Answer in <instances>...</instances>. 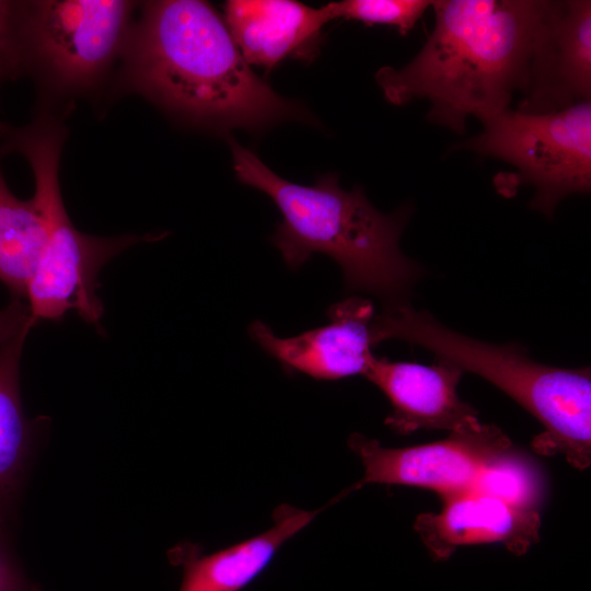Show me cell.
<instances>
[{
    "instance_id": "1",
    "label": "cell",
    "mask_w": 591,
    "mask_h": 591,
    "mask_svg": "<svg viewBox=\"0 0 591 591\" xmlns=\"http://www.w3.org/2000/svg\"><path fill=\"white\" fill-rule=\"evenodd\" d=\"M141 8L121 56V91L216 131H259L287 119L312 120L252 70L210 3L157 0Z\"/></svg>"
},
{
    "instance_id": "2",
    "label": "cell",
    "mask_w": 591,
    "mask_h": 591,
    "mask_svg": "<svg viewBox=\"0 0 591 591\" xmlns=\"http://www.w3.org/2000/svg\"><path fill=\"white\" fill-rule=\"evenodd\" d=\"M542 1H432L436 23L417 56L403 68H380L375 81L387 102L426 99L427 118L463 134L509 108L523 81Z\"/></svg>"
},
{
    "instance_id": "3",
    "label": "cell",
    "mask_w": 591,
    "mask_h": 591,
    "mask_svg": "<svg viewBox=\"0 0 591 591\" xmlns=\"http://www.w3.org/2000/svg\"><path fill=\"white\" fill-rule=\"evenodd\" d=\"M227 141L236 178L267 195L282 215L271 241L290 269L325 254L340 267L348 290L376 296L385 306L408 303L421 275L399 248L410 206L382 213L361 187L343 189L336 173L320 176L312 186L292 183L234 138Z\"/></svg>"
},
{
    "instance_id": "4",
    "label": "cell",
    "mask_w": 591,
    "mask_h": 591,
    "mask_svg": "<svg viewBox=\"0 0 591 591\" xmlns=\"http://www.w3.org/2000/svg\"><path fill=\"white\" fill-rule=\"evenodd\" d=\"M381 337L418 345L437 359L475 373L509 395L544 427L532 440L543 455H561L578 470L591 463L590 368L553 367L531 359L518 344L496 345L455 332L409 303L378 315Z\"/></svg>"
},
{
    "instance_id": "5",
    "label": "cell",
    "mask_w": 591,
    "mask_h": 591,
    "mask_svg": "<svg viewBox=\"0 0 591 591\" xmlns=\"http://www.w3.org/2000/svg\"><path fill=\"white\" fill-rule=\"evenodd\" d=\"M65 139V126L47 112L25 126L0 121V151L19 153L30 163L35 178L33 199L46 229L45 247L25 301L35 324L61 320L74 310L83 321L99 326L104 310L96 289L103 266L121 251L163 234L100 237L77 230L63 206L58 179Z\"/></svg>"
},
{
    "instance_id": "6",
    "label": "cell",
    "mask_w": 591,
    "mask_h": 591,
    "mask_svg": "<svg viewBox=\"0 0 591 591\" xmlns=\"http://www.w3.org/2000/svg\"><path fill=\"white\" fill-rule=\"evenodd\" d=\"M135 2L125 0L22 1L24 74L44 97L93 91L121 58Z\"/></svg>"
},
{
    "instance_id": "7",
    "label": "cell",
    "mask_w": 591,
    "mask_h": 591,
    "mask_svg": "<svg viewBox=\"0 0 591 591\" xmlns=\"http://www.w3.org/2000/svg\"><path fill=\"white\" fill-rule=\"evenodd\" d=\"M465 149L502 160L518 171L517 184L535 188L531 208L552 217L561 199L591 188V101L566 109L528 114L507 108L483 121Z\"/></svg>"
},
{
    "instance_id": "8",
    "label": "cell",
    "mask_w": 591,
    "mask_h": 591,
    "mask_svg": "<svg viewBox=\"0 0 591 591\" xmlns=\"http://www.w3.org/2000/svg\"><path fill=\"white\" fill-rule=\"evenodd\" d=\"M348 445L359 456L364 475L344 496L368 484H387L429 489L440 498L472 489L485 468L513 447L499 427L479 419L431 443L385 448L376 439L354 433Z\"/></svg>"
},
{
    "instance_id": "9",
    "label": "cell",
    "mask_w": 591,
    "mask_h": 591,
    "mask_svg": "<svg viewBox=\"0 0 591 591\" xmlns=\"http://www.w3.org/2000/svg\"><path fill=\"white\" fill-rule=\"evenodd\" d=\"M518 109L546 114L591 101V2L542 1Z\"/></svg>"
},
{
    "instance_id": "10",
    "label": "cell",
    "mask_w": 591,
    "mask_h": 591,
    "mask_svg": "<svg viewBox=\"0 0 591 591\" xmlns=\"http://www.w3.org/2000/svg\"><path fill=\"white\" fill-rule=\"evenodd\" d=\"M376 311L362 297H349L329 306V323L293 337H280L262 321L248 332L286 372L303 373L317 380H338L364 374L373 348L380 344Z\"/></svg>"
},
{
    "instance_id": "11",
    "label": "cell",
    "mask_w": 591,
    "mask_h": 591,
    "mask_svg": "<svg viewBox=\"0 0 591 591\" xmlns=\"http://www.w3.org/2000/svg\"><path fill=\"white\" fill-rule=\"evenodd\" d=\"M464 372L440 359L427 366L372 356L364 376L391 403L384 424L399 434L417 430H455L477 420V410L461 399Z\"/></svg>"
},
{
    "instance_id": "12",
    "label": "cell",
    "mask_w": 591,
    "mask_h": 591,
    "mask_svg": "<svg viewBox=\"0 0 591 591\" xmlns=\"http://www.w3.org/2000/svg\"><path fill=\"white\" fill-rule=\"evenodd\" d=\"M439 512L420 513L414 529L436 560H447L461 546L501 544L525 554L540 540L538 511L514 507L476 489L441 498Z\"/></svg>"
},
{
    "instance_id": "13",
    "label": "cell",
    "mask_w": 591,
    "mask_h": 591,
    "mask_svg": "<svg viewBox=\"0 0 591 591\" xmlns=\"http://www.w3.org/2000/svg\"><path fill=\"white\" fill-rule=\"evenodd\" d=\"M223 20L245 61L266 70L288 58L312 61L329 22L324 5L291 0H230Z\"/></svg>"
},
{
    "instance_id": "14",
    "label": "cell",
    "mask_w": 591,
    "mask_h": 591,
    "mask_svg": "<svg viewBox=\"0 0 591 591\" xmlns=\"http://www.w3.org/2000/svg\"><path fill=\"white\" fill-rule=\"evenodd\" d=\"M321 511L289 505L276 508L267 531L239 544L202 556L193 545L175 549L184 569L179 591H241L271 561L277 551Z\"/></svg>"
},
{
    "instance_id": "15",
    "label": "cell",
    "mask_w": 591,
    "mask_h": 591,
    "mask_svg": "<svg viewBox=\"0 0 591 591\" xmlns=\"http://www.w3.org/2000/svg\"><path fill=\"white\" fill-rule=\"evenodd\" d=\"M28 332L0 345V520L8 523L30 464L34 426L20 393V361Z\"/></svg>"
},
{
    "instance_id": "16",
    "label": "cell",
    "mask_w": 591,
    "mask_h": 591,
    "mask_svg": "<svg viewBox=\"0 0 591 591\" xmlns=\"http://www.w3.org/2000/svg\"><path fill=\"white\" fill-rule=\"evenodd\" d=\"M3 155L0 151V162ZM45 243V223L35 200L18 198L7 185L0 165V282L12 299L25 301Z\"/></svg>"
},
{
    "instance_id": "17",
    "label": "cell",
    "mask_w": 591,
    "mask_h": 591,
    "mask_svg": "<svg viewBox=\"0 0 591 591\" xmlns=\"http://www.w3.org/2000/svg\"><path fill=\"white\" fill-rule=\"evenodd\" d=\"M544 484L543 474L534 462L512 447L485 468L473 489L514 507L538 511Z\"/></svg>"
},
{
    "instance_id": "18",
    "label": "cell",
    "mask_w": 591,
    "mask_h": 591,
    "mask_svg": "<svg viewBox=\"0 0 591 591\" xmlns=\"http://www.w3.org/2000/svg\"><path fill=\"white\" fill-rule=\"evenodd\" d=\"M428 0H344L324 5L329 21L354 20L367 25L396 26L402 35L408 33L431 7Z\"/></svg>"
},
{
    "instance_id": "19",
    "label": "cell",
    "mask_w": 591,
    "mask_h": 591,
    "mask_svg": "<svg viewBox=\"0 0 591 591\" xmlns=\"http://www.w3.org/2000/svg\"><path fill=\"white\" fill-rule=\"evenodd\" d=\"M21 5L22 1L0 0V88L24 74Z\"/></svg>"
},
{
    "instance_id": "20",
    "label": "cell",
    "mask_w": 591,
    "mask_h": 591,
    "mask_svg": "<svg viewBox=\"0 0 591 591\" xmlns=\"http://www.w3.org/2000/svg\"><path fill=\"white\" fill-rule=\"evenodd\" d=\"M10 543L8 523L0 521V591H26L28 588Z\"/></svg>"
},
{
    "instance_id": "21",
    "label": "cell",
    "mask_w": 591,
    "mask_h": 591,
    "mask_svg": "<svg viewBox=\"0 0 591 591\" xmlns=\"http://www.w3.org/2000/svg\"><path fill=\"white\" fill-rule=\"evenodd\" d=\"M34 325L26 301L12 299L0 310V345L24 332H30Z\"/></svg>"
},
{
    "instance_id": "22",
    "label": "cell",
    "mask_w": 591,
    "mask_h": 591,
    "mask_svg": "<svg viewBox=\"0 0 591 591\" xmlns=\"http://www.w3.org/2000/svg\"><path fill=\"white\" fill-rule=\"evenodd\" d=\"M26 591H40V589L37 588L36 586H33V587L28 588Z\"/></svg>"
}]
</instances>
